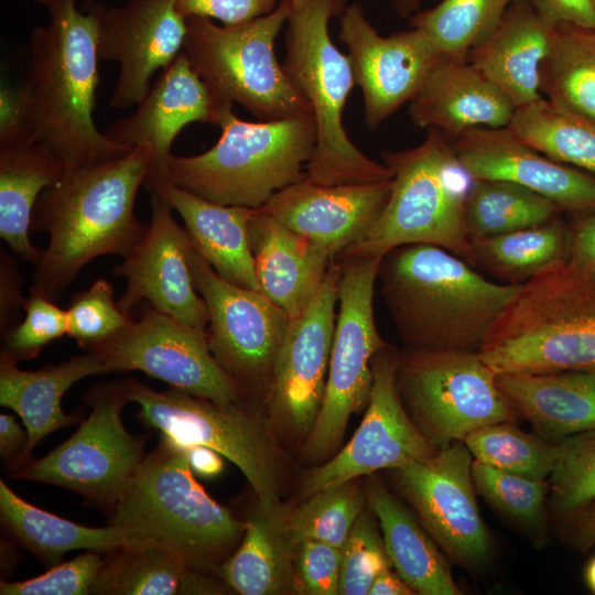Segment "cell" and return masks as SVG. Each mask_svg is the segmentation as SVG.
<instances>
[{"mask_svg":"<svg viewBox=\"0 0 595 595\" xmlns=\"http://www.w3.org/2000/svg\"><path fill=\"white\" fill-rule=\"evenodd\" d=\"M152 160V147L140 144L113 160L65 170L43 191L31 230L47 231L48 242L32 286L56 302L89 261L104 255L125 258L134 248L148 228L134 204Z\"/></svg>","mask_w":595,"mask_h":595,"instance_id":"obj_1","label":"cell"},{"mask_svg":"<svg viewBox=\"0 0 595 595\" xmlns=\"http://www.w3.org/2000/svg\"><path fill=\"white\" fill-rule=\"evenodd\" d=\"M380 294L408 349L478 351L520 284L494 282L441 247L404 245L381 260Z\"/></svg>","mask_w":595,"mask_h":595,"instance_id":"obj_2","label":"cell"},{"mask_svg":"<svg viewBox=\"0 0 595 595\" xmlns=\"http://www.w3.org/2000/svg\"><path fill=\"white\" fill-rule=\"evenodd\" d=\"M47 25L29 37V87L35 102V141L61 160L65 170L104 163L133 148L101 133L94 121L99 84L94 13L76 0H51Z\"/></svg>","mask_w":595,"mask_h":595,"instance_id":"obj_3","label":"cell"},{"mask_svg":"<svg viewBox=\"0 0 595 595\" xmlns=\"http://www.w3.org/2000/svg\"><path fill=\"white\" fill-rule=\"evenodd\" d=\"M478 354L496 375L595 372V271L569 258L520 284Z\"/></svg>","mask_w":595,"mask_h":595,"instance_id":"obj_4","label":"cell"},{"mask_svg":"<svg viewBox=\"0 0 595 595\" xmlns=\"http://www.w3.org/2000/svg\"><path fill=\"white\" fill-rule=\"evenodd\" d=\"M110 510V524L139 545L170 550L190 569L204 572L215 571L235 552L247 527L209 496L186 450L166 436L143 458Z\"/></svg>","mask_w":595,"mask_h":595,"instance_id":"obj_5","label":"cell"},{"mask_svg":"<svg viewBox=\"0 0 595 595\" xmlns=\"http://www.w3.org/2000/svg\"><path fill=\"white\" fill-rule=\"evenodd\" d=\"M285 32L283 68L310 105L316 142L306 178L322 185L389 181L390 170L361 152L349 139L343 111L356 85L351 63L329 36V21L347 0H294Z\"/></svg>","mask_w":595,"mask_h":595,"instance_id":"obj_6","label":"cell"},{"mask_svg":"<svg viewBox=\"0 0 595 595\" xmlns=\"http://www.w3.org/2000/svg\"><path fill=\"white\" fill-rule=\"evenodd\" d=\"M217 126L220 137L210 149L172 155L163 178L216 204L260 208L306 177L316 142L313 115L249 122L226 107Z\"/></svg>","mask_w":595,"mask_h":595,"instance_id":"obj_7","label":"cell"},{"mask_svg":"<svg viewBox=\"0 0 595 595\" xmlns=\"http://www.w3.org/2000/svg\"><path fill=\"white\" fill-rule=\"evenodd\" d=\"M391 193L365 237L339 258H383L404 245L441 247L475 267L464 227V205L472 178L457 162L451 140L428 129L424 140L402 151H382Z\"/></svg>","mask_w":595,"mask_h":595,"instance_id":"obj_8","label":"cell"},{"mask_svg":"<svg viewBox=\"0 0 595 595\" xmlns=\"http://www.w3.org/2000/svg\"><path fill=\"white\" fill-rule=\"evenodd\" d=\"M139 418L180 446H206L234 463L249 482L257 502L281 501L286 458L262 405L250 398L219 403L171 388L160 392L132 379L123 380Z\"/></svg>","mask_w":595,"mask_h":595,"instance_id":"obj_9","label":"cell"},{"mask_svg":"<svg viewBox=\"0 0 595 595\" xmlns=\"http://www.w3.org/2000/svg\"><path fill=\"white\" fill-rule=\"evenodd\" d=\"M291 11V2H279L268 14L231 25L186 19L183 52L218 105H239L260 121L313 115L274 53Z\"/></svg>","mask_w":595,"mask_h":595,"instance_id":"obj_10","label":"cell"},{"mask_svg":"<svg viewBox=\"0 0 595 595\" xmlns=\"http://www.w3.org/2000/svg\"><path fill=\"white\" fill-rule=\"evenodd\" d=\"M340 263L338 305L325 392L316 421L301 444V459L320 464L338 450L350 416L369 401L371 360L388 343L374 314L375 283L382 258L347 257Z\"/></svg>","mask_w":595,"mask_h":595,"instance_id":"obj_11","label":"cell"},{"mask_svg":"<svg viewBox=\"0 0 595 595\" xmlns=\"http://www.w3.org/2000/svg\"><path fill=\"white\" fill-rule=\"evenodd\" d=\"M396 380L405 410L436 450L517 416L478 351L404 348Z\"/></svg>","mask_w":595,"mask_h":595,"instance_id":"obj_12","label":"cell"},{"mask_svg":"<svg viewBox=\"0 0 595 595\" xmlns=\"http://www.w3.org/2000/svg\"><path fill=\"white\" fill-rule=\"evenodd\" d=\"M85 400L91 411L78 430L10 476L61 486L111 507L141 465L148 437L123 426L121 410L129 402L123 380L95 386Z\"/></svg>","mask_w":595,"mask_h":595,"instance_id":"obj_13","label":"cell"},{"mask_svg":"<svg viewBox=\"0 0 595 595\" xmlns=\"http://www.w3.org/2000/svg\"><path fill=\"white\" fill-rule=\"evenodd\" d=\"M188 262L207 306L212 355L250 399L262 402L290 316L261 291L224 280L192 244Z\"/></svg>","mask_w":595,"mask_h":595,"instance_id":"obj_14","label":"cell"},{"mask_svg":"<svg viewBox=\"0 0 595 595\" xmlns=\"http://www.w3.org/2000/svg\"><path fill=\"white\" fill-rule=\"evenodd\" d=\"M105 372L139 370L171 387L219 403L249 397L212 355L206 333L154 310L87 347Z\"/></svg>","mask_w":595,"mask_h":595,"instance_id":"obj_15","label":"cell"},{"mask_svg":"<svg viewBox=\"0 0 595 595\" xmlns=\"http://www.w3.org/2000/svg\"><path fill=\"white\" fill-rule=\"evenodd\" d=\"M340 263L331 264L307 309L291 320L262 408L277 434L302 442L318 415L328 374Z\"/></svg>","mask_w":595,"mask_h":595,"instance_id":"obj_16","label":"cell"},{"mask_svg":"<svg viewBox=\"0 0 595 595\" xmlns=\"http://www.w3.org/2000/svg\"><path fill=\"white\" fill-rule=\"evenodd\" d=\"M388 344L372 358V389L365 415L350 441L303 476L299 499L381 469H397L430 457L433 447L405 410L396 380L399 359Z\"/></svg>","mask_w":595,"mask_h":595,"instance_id":"obj_17","label":"cell"},{"mask_svg":"<svg viewBox=\"0 0 595 595\" xmlns=\"http://www.w3.org/2000/svg\"><path fill=\"white\" fill-rule=\"evenodd\" d=\"M473 455L463 441L392 469L399 490L442 552L464 566L483 564L490 540L476 500Z\"/></svg>","mask_w":595,"mask_h":595,"instance_id":"obj_18","label":"cell"},{"mask_svg":"<svg viewBox=\"0 0 595 595\" xmlns=\"http://www.w3.org/2000/svg\"><path fill=\"white\" fill-rule=\"evenodd\" d=\"M338 39L348 50L355 84L363 93L365 125L371 131L411 101L442 56L418 29L380 35L358 2L339 14Z\"/></svg>","mask_w":595,"mask_h":595,"instance_id":"obj_19","label":"cell"},{"mask_svg":"<svg viewBox=\"0 0 595 595\" xmlns=\"http://www.w3.org/2000/svg\"><path fill=\"white\" fill-rule=\"evenodd\" d=\"M83 8L96 19L99 61L119 64L109 105H138L150 90L153 76L183 52L186 19L176 11L173 0H129L122 7L93 0Z\"/></svg>","mask_w":595,"mask_h":595,"instance_id":"obj_20","label":"cell"},{"mask_svg":"<svg viewBox=\"0 0 595 595\" xmlns=\"http://www.w3.org/2000/svg\"><path fill=\"white\" fill-rule=\"evenodd\" d=\"M173 208L158 193H151V220L134 248L113 268L127 280L117 301L126 314L145 301L154 310L206 333L207 306L197 292L190 262V237L172 215Z\"/></svg>","mask_w":595,"mask_h":595,"instance_id":"obj_21","label":"cell"},{"mask_svg":"<svg viewBox=\"0 0 595 595\" xmlns=\"http://www.w3.org/2000/svg\"><path fill=\"white\" fill-rule=\"evenodd\" d=\"M450 140L472 180L512 182L548 197L561 210L595 212V177L547 156L508 127H476Z\"/></svg>","mask_w":595,"mask_h":595,"instance_id":"obj_22","label":"cell"},{"mask_svg":"<svg viewBox=\"0 0 595 595\" xmlns=\"http://www.w3.org/2000/svg\"><path fill=\"white\" fill-rule=\"evenodd\" d=\"M390 193L391 180L322 185L305 177L277 192L260 208L337 259L370 230Z\"/></svg>","mask_w":595,"mask_h":595,"instance_id":"obj_23","label":"cell"},{"mask_svg":"<svg viewBox=\"0 0 595 595\" xmlns=\"http://www.w3.org/2000/svg\"><path fill=\"white\" fill-rule=\"evenodd\" d=\"M224 108L182 52L160 72L137 110L110 123L104 134L131 148L150 144L153 160L145 180L163 178L178 132L192 122L217 126Z\"/></svg>","mask_w":595,"mask_h":595,"instance_id":"obj_24","label":"cell"},{"mask_svg":"<svg viewBox=\"0 0 595 595\" xmlns=\"http://www.w3.org/2000/svg\"><path fill=\"white\" fill-rule=\"evenodd\" d=\"M516 106L466 60L441 56L409 104L414 126L436 129L448 139L476 128H504Z\"/></svg>","mask_w":595,"mask_h":595,"instance_id":"obj_25","label":"cell"},{"mask_svg":"<svg viewBox=\"0 0 595 595\" xmlns=\"http://www.w3.org/2000/svg\"><path fill=\"white\" fill-rule=\"evenodd\" d=\"M248 240L261 292L291 320L311 304L335 258L261 208L248 223Z\"/></svg>","mask_w":595,"mask_h":595,"instance_id":"obj_26","label":"cell"},{"mask_svg":"<svg viewBox=\"0 0 595 595\" xmlns=\"http://www.w3.org/2000/svg\"><path fill=\"white\" fill-rule=\"evenodd\" d=\"M143 185L178 213L193 248L219 277L261 291L248 240V223L255 208L206 201L166 178L145 180Z\"/></svg>","mask_w":595,"mask_h":595,"instance_id":"obj_27","label":"cell"},{"mask_svg":"<svg viewBox=\"0 0 595 595\" xmlns=\"http://www.w3.org/2000/svg\"><path fill=\"white\" fill-rule=\"evenodd\" d=\"M552 28L527 0H515L494 30L470 48L466 61L517 107L541 98L540 65Z\"/></svg>","mask_w":595,"mask_h":595,"instance_id":"obj_28","label":"cell"},{"mask_svg":"<svg viewBox=\"0 0 595 595\" xmlns=\"http://www.w3.org/2000/svg\"><path fill=\"white\" fill-rule=\"evenodd\" d=\"M496 382L537 434L559 442L595 430V372L498 374Z\"/></svg>","mask_w":595,"mask_h":595,"instance_id":"obj_29","label":"cell"},{"mask_svg":"<svg viewBox=\"0 0 595 595\" xmlns=\"http://www.w3.org/2000/svg\"><path fill=\"white\" fill-rule=\"evenodd\" d=\"M289 509L257 502L238 548L215 570L228 587L241 595L298 594Z\"/></svg>","mask_w":595,"mask_h":595,"instance_id":"obj_30","label":"cell"},{"mask_svg":"<svg viewBox=\"0 0 595 595\" xmlns=\"http://www.w3.org/2000/svg\"><path fill=\"white\" fill-rule=\"evenodd\" d=\"M98 374H105V369L89 353L25 371L13 357L1 351L0 404L19 414L29 436L20 468L32 461L34 446L46 435L79 421L78 415L63 412L62 397L75 382Z\"/></svg>","mask_w":595,"mask_h":595,"instance_id":"obj_31","label":"cell"},{"mask_svg":"<svg viewBox=\"0 0 595 595\" xmlns=\"http://www.w3.org/2000/svg\"><path fill=\"white\" fill-rule=\"evenodd\" d=\"M365 494L391 565L415 594H461L446 556L404 505L375 478L368 482Z\"/></svg>","mask_w":595,"mask_h":595,"instance_id":"obj_32","label":"cell"},{"mask_svg":"<svg viewBox=\"0 0 595 595\" xmlns=\"http://www.w3.org/2000/svg\"><path fill=\"white\" fill-rule=\"evenodd\" d=\"M64 171L42 143L0 149V236L24 262L35 266L41 253L30 239L35 205Z\"/></svg>","mask_w":595,"mask_h":595,"instance_id":"obj_33","label":"cell"},{"mask_svg":"<svg viewBox=\"0 0 595 595\" xmlns=\"http://www.w3.org/2000/svg\"><path fill=\"white\" fill-rule=\"evenodd\" d=\"M0 516L6 527L37 556L56 563L66 552L88 550L110 552L123 547H139L125 529L109 524L90 528L37 508L0 480Z\"/></svg>","mask_w":595,"mask_h":595,"instance_id":"obj_34","label":"cell"},{"mask_svg":"<svg viewBox=\"0 0 595 595\" xmlns=\"http://www.w3.org/2000/svg\"><path fill=\"white\" fill-rule=\"evenodd\" d=\"M475 264L507 284H522L570 258L571 231L559 217L470 240Z\"/></svg>","mask_w":595,"mask_h":595,"instance_id":"obj_35","label":"cell"},{"mask_svg":"<svg viewBox=\"0 0 595 595\" xmlns=\"http://www.w3.org/2000/svg\"><path fill=\"white\" fill-rule=\"evenodd\" d=\"M540 93L555 106L595 121V29L552 28L540 65Z\"/></svg>","mask_w":595,"mask_h":595,"instance_id":"obj_36","label":"cell"},{"mask_svg":"<svg viewBox=\"0 0 595 595\" xmlns=\"http://www.w3.org/2000/svg\"><path fill=\"white\" fill-rule=\"evenodd\" d=\"M561 208L548 197L519 184L472 180L464 205V227L470 240L550 221Z\"/></svg>","mask_w":595,"mask_h":595,"instance_id":"obj_37","label":"cell"},{"mask_svg":"<svg viewBox=\"0 0 595 595\" xmlns=\"http://www.w3.org/2000/svg\"><path fill=\"white\" fill-rule=\"evenodd\" d=\"M508 129L547 156L595 173V121L541 97L517 107Z\"/></svg>","mask_w":595,"mask_h":595,"instance_id":"obj_38","label":"cell"},{"mask_svg":"<svg viewBox=\"0 0 595 595\" xmlns=\"http://www.w3.org/2000/svg\"><path fill=\"white\" fill-rule=\"evenodd\" d=\"M190 566L178 554L153 545L110 551L91 586L99 595L178 594Z\"/></svg>","mask_w":595,"mask_h":595,"instance_id":"obj_39","label":"cell"},{"mask_svg":"<svg viewBox=\"0 0 595 595\" xmlns=\"http://www.w3.org/2000/svg\"><path fill=\"white\" fill-rule=\"evenodd\" d=\"M515 0H442L434 8L409 18L411 28L422 31L439 53L466 60L472 47L497 25Z\"/></svg>","mask_w":595,"mask_h":595,"instance_id":"obj_40","label":"cell"},{"mask_svg":"<svg viewBox=\"0 0 595 595\" xmlns=\"http://www.w3.org/2000/svg\"><path fill=\"white\" fill-rule=\"evenodd\" d=\"M474 459L513 474L547 479L558 458V442L528 434L512 422L480 426L463 440Z\"/></svg>","mask_w":595,"mask_h":595,"instance_id":"obj_41","label":"cell"},{"mask_svg":"<svg viewBox=\"0 0 595 595\" xmlns=\"http://www.w3.org/2000/svg\"><path fill=\"white\" fill-rule=\"evenodd\" d=\"M366 501L358 478L321 489L290 505L289 529L296 543L316 540L343 548Z\"/></svg>","mask_w":595,"mask_h":595,"instance_id":"obj_42","label":"cell"},{"mask_svg":"<svg viewBox=\"0 0 595 595\" xmlns=\"http://www.w3.org/2000/svg\"><path fill=\"white\" fill-rule=\"evenodd\" d=\"M558 444L559 455L548 482L553 509L566 517L595 498V430Z\"/></svg>","mask_w":595,"mask_h":595,"instance_id":"obj_43","label":"cell"},{"mask_svg":"<svg viewBox=\"0 0 595 595\" xmlns=\"http://www.w3.org/2000/svg\"><path fill=\"white\" fill-rule=\"evenodd\" d=\"M472 476L476 488L489 504L508 517L529 526L542 521L550 485L532 478L498 469L473 459Z\"/></svg>","mask_w":595,"mask_h":595,"instance_id":"obj_44","label":"cell"},{"mask_svg":"<svg viewBox=\"0 0 595 595\" xmlns=\"http://www.w3.org/2000/svg\"><path fill=\"white\" fill-rule=\"evenodd\" d=\"M370 508L361 511L342 548L340 595H367L377 576L390 569Z\"/></svg>","mask_w":595,"mask_h":595,"instance_id":"obj_45","label":"cell"},{"mask_svg":"<svg viewBox=\"0 0 595 595\" xmlns=\"http://www.w3.org/2000/svg\"><path fill=\"white\" fill-rule=\"evenodd\" d=\"M66 314L67 335L84 348L109 337L132 320L115 301L113 288L106 279H98L75 294Z\"/></svg>","mask_w":595,"mask_h":595,"instance_id":"obj_46","label":"cell"},{"mask_svg":"<svg viewBox=\"0 0 595 595\" xmlns=\"http://www.w3.org/2000/svg\"><path fill=\"white\" fill-rule=\"evenodd\" d=\"M24 318L4 336L3 353L17 361L32 359L51 342L67 335V314L43 291L31 286L24 298Z\"/></svg>","mask_w":595,"mask_h":595,"instance_id":"obj_47","label":"cell"},{"mask_svg":"<svg viewBox=\"0 0 595 595\" xmlns=\"http://www.w3.org/2000/svg\"><path fill=\"white\" fill-rule=\"evenodd\" d=\"M97 551H86L71 561L54 565L44 574L19 582L0 583L1 595H86L102 565Z\"/></svg>","mask_w":595,"mask_h":595,"instance_id":"obj_48","label":"cell"},{"mask_svg":"<svg viewBox=\"0 0 595 595\" xmlns=\"http://www.w3.org/2000/svg\"><path fill=\"white\" fill-rule=\"evenodd\" d=\"M340 564L342 548L316 540L300 541L294 555L298 594H339Z\"/></svg>","mask_w":595,"mask_h":595,"instance_id":"obj_49","label":"cell"},{"mask_svg":"<svg viewBox=\"0 0 595 595\" xmlns=\"http://www.w3.org/2000/svg\"><path fill=\"white\" fill-rule=\"evenodd\" d=\"M37 116L26 86L1 88L0 149L36 143Z\"/></svg>","mask_w":595,"mask_h":595,"instance_id":"obj_50","label":"cell"},{"mask_svg":"<svg viewBox=\"0 0 595 595\" xmlns=\"http://www.w3.org/2000/svg\"><path fill=\"white\" fill-rule=\"evenodd\" d=\"M176 11L185 19L202 17L231 25L272 12L277 0H173Z\"/></svg>","mask_w":595,"mask_h":595,"instance_id":"obj_51","label":"cell"},{"mask_svg":"<svg viewBox=\"0 0 595 595\" xmlns=\"http://www.w3.org/2000/svg\"><path fill=\"white\" fill-rule=\"evenodd\" d=\"M551 26L574 24L595 29V0H527Z\"/></svg>","mask_w":595,"mask_h":595,"instance_id":"obj_52","label":"cell"},{"mask_svg":"<svg viewBox=\"0 0 595 595\" xmlns=\"http://www.w3.org/2000/svg\"><path fill=\"white\" fill-rule=\"evenodd\" d=\"M21 277L14 259L7 252L0 255V327L4 335L14 325L19 311L23 310Z\"/></svg>","mask_w":595,"mask_h":595,"instance_id":"obj_53","label":"cell"},{"mask_svg":"<svg viewBox=\"0 0 595 595\" xmlns=\"http://www.w3.org/2000/svg\"><path fill=\"white\" fill-rule=\"evenodd\" d=\"M28 432L23 431L15 418L1 413L0 415V455L7 466L17 470L22 464L28 445ZM13 470V472H14Z\"/></svg>","mask_w":595,"mask_h":595,"instance_id":"obj_54","label":"cell"},{"mask_svg":"<svg viewBox=\"0 0 595 595\" xmlns=\"http://www.w3.org/2000/svg\"><path fill=\"white\" fill-rule=\"evenodd\" d=\"M570 259L595 271V213L581 217L571 230Z\"/></svg>","mask_w":595,"mask_h":595,"instance_id":"obj_55","label":"cell"},{"mask_svg":"<svg viewBox=\"0 0 595 595\" xmlns=\"http://www.w3.org/2000/svg\"><path fill=\"white\" fill-rule=\"evenodd\" d=\"M564 518L570 521L572 538L576 545L587 548L595 543V498Z\"/></svg>","mask_w":595,"mask_h":595,"instance_id":"obj_56","label":"cell"},{"mask_svg":"<svg viewBox=\"0 0 595 595\" xmlns=\"http://www.w3.org/2000/svg\"><path fill=\"white\" fill-rule=\"evenodd\" d=\"M185 450L194 474L202 477H215L223 470V456L218 452L201 445L191 446Z\"/></svg>","mask_w":595,"mask_h":595,"instance_id":"obj_57","label":"cell"},{"mask_svg":"<svg viewBox=\"0 0 595 595\" xmlns=\"http://www.w3.org/2000/svg\"><path fill=\"white\" fill-rule=\"evenodd\" d=\"M415 592L390 569L382 571L372 583L368 595H412Z\"/></svg>","mask_w":595,"mask_h":595,"instance_id":"obj_58","label":"cell"},{"mask_svg":"<svg viewBox=\"0 0 595 595\" xmlns=\"http://www.w3.org/2000/svg\"><path fill=\"white\" fill-rule=\"evenodd\" d=\"M396 13L402 18H410L418 12L421 0H391Z\"/></svg>","mask_w":595,"mask_h":595,"instance_id":"obj_59","label":"cell"},{"mask_svg":"<svg viewBox=\"0 0 595 595\" xmlns=\"http://www.w3.org/2000/svg\"><path fill=\"white\" fill-rule=\"evenodd\" d=\"M585 581L589 589L595 593V556L591 559L585 569Z\"/></svg>","mask_w":595,"mask_h":595,"instance_id":"obj_60","label":"cell"},{"mask_svg":"<svg viewBox=\"0 0 595 595\" xmlns=\"http://www.w3.org/2000/svg\"><path fill=\"white\" fill-rule=\"evenodd\" d=\"M33 1L40 3V4L44 6V7H47V4H48V2H50L51 0H33Z\"/></svg>","mask_w":595,"mask_h":595,"instance_id":"obj_61","label":"cell"},{"mask_svg":"<svg viewBox=\"0 0 595 595\" xmlns=\"http://www.w3.org/2000/svg\"><path fill=\"white\" fill-rule=\"evenodd\" d=\"M294 0H279V2H292Z\"/></svg>","mask_w":595,"mask_h":595,"instance_id":"obj_62","label":"cell"},{"mask_svg":"<svg viewBox=\"0 0 595 595\" xmlns=\"http://www.w3.org/2000/svg\"><path fill=\"white\" fill-rule=\"evenodd\" d=\"M87 1H93V0H87Z\"/></svg>","mask_w":595,"mask_h":595,"instance_id":"obj_63","label":"cell"}]
</instances>
